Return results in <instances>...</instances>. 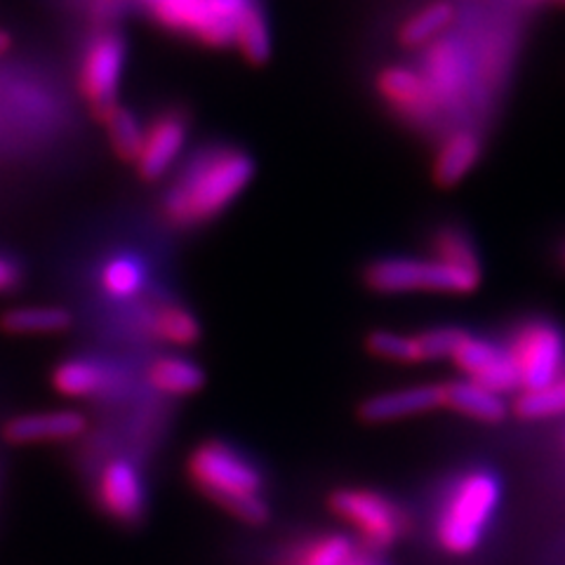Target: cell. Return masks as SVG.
<instances>
[{
    "label": "cell",
    "instance_id": "6da1fadb",
    "mask_svg": "<svg viewBox=\"0 0 565 565\" xmlns=\"http://www.w3.org/2000/svg\"><path fill=\"white\" fill-rule=\"evenodd\" d=\"M255 158L236 145H207L191 153L161 196V215L174 228L215 222L232 207L255 177Z\"/></svg>",
    "mask_w": 565,
    "mask_h": 565
},
{
    "label": "cell",
    "instance_id": "7a4b0ae2",
    "mask_svg": "<svg viewBox=\"0 0 565 565\" xmlns=\"http://www.w3.org/2000/svg\"><path fill=\"white\" fill-rule=\"evenodd\" d=\"M186 476L210 502L245 525H264L271 519L267 481L250 455L222 438H207L191 450Z\"/></svg>",
    "mask_w": 565,
    "mask_h": 565
},
{
    "label": "cell",
    "instance_id": "3957f363",
    "mask_svg": "<svg viewBox=\"0 0 565 565\" xmlns=\"http://www.w3.org/2000/svg\"><path fill=\"white\" fill-rule=\"evenodd\" d=\"M502 500V483L488 469H469L457 476L440 498L434 537L448 556H469L486 537V530Z\"/></svg>",
    "mask_w": 565,
    "mask_h": 565
},
{
    "label": "cell",
    "instance_id": "277c9868",
    "mask_svg": "<svg viewBox=\"0 0 565 565\" xmlns=\"http://www.w3.org/2000/svg\"><path fill=\"white\" fill-rule=\"evenodd\" d=\"M363 282L377 295H471L481 288L483 269H467L457 264L427 257H380L363 269Z\"/></svg>",
    "mask_w": 565,
    "mask_h": 565
},
{
    "label": "cell",
    "instance_id": "5b68a950",
    "mask_svg": "<svg viewBox=\"0 0 565 565\" xmlns=\"http://www.w3.org/2000/svg\"><path fill=\"white\" fill-rule=\"evenodd\" d=\"M328 507L370 552H386L408 537L413 521L396 500L373 488H338Z\"/></svg>",
    "mask_w": 565,
    "mask_h": 565
},
{
    "label": "cell",
    "instance_id": "8992f818",
    "mask_svg": "<svg viewBox=\"0 0 565 565\" xmlns=\"http://www.w3.org/2000/svg\"><path fill=\"white\" fill-rule=\"evenodd\" d=\"M504 349L514 365L519 392L540 388L565 375V338L550 321L521 323Z\"/></svg>",
    "mask_w": 565,
    "mask_h": 565
},
{
    "label": "cell",
    "instance_id": "52a82bcc",
    "mask_svg": "<svg viewBox=\"0 0 565 565\" xmlns=\"http://www.w3.org/2000/svg\"><path fill=\"white\" fill-rule=\"evenodd\" d=\"M126 64L128 39L120 31L102 29L87 41L78 66V87L97 116L118 104Z\"/></svg>",
    "mask_w": 565,
    "mask_h": 565
},
{
    "label": "cell",
    "instance_id": "ba28073f",
    "mask_svg": "<svg viewBox=\"0 0 565 565\" xmlns=\"http://www.w3.org/2000/svg\"><path fill=\"white\" fill-rule=\"evenodd\" d=\"M419 71L429 81L440 104V111L462 106L471 95L473 57L471 47L459 35H440L438 41L422 50Z\"/></svg>",
    "mask_w": 565,
    "mask_h": 565
},
{
    "label": "cell",
    "instance_id": "9c48e42d",
    "mask_svg": "<svg viewBox=\"0 0 565 565\" xmlns=\"http://www.w3.org/2000/svg\"><path fill=\"white\" fill-rule=\"evenodd\" d=\"M375 87L386 109L413 128L429 130L440 118V104L429 81L415 66L386 64L380 68Z\"/></svg>",
    "mask_w": 565,
    "mask_h": 565
},
{
    "label": "cell",
    "instance_id": "30bf717a",
    "mask_svg": "<svg viewBox=\"0 0 565 565\" xmlns=\"http://www.w3.org/2000/svg\"><path fill=\"white\" fill-rule=\"evenodd\" d=\"M189 114L182 106H168L158 111L147 126L141 149L135 161V170L141 182H158L180 161L189 141Z\"/></svg>",
    "mask_w": 565,
    "mask_h": 565
},
{
    "label": "cell",
    "instance_id": "8fae6325",
    "mask_svg": "<svg viewBox=\"0 0 565 565\" xmlns=\"http://www.w3.org/2000/svg\"><path fill=\"white\" fill-rule=\"evenodd\" d=\"M97 507L120 525H137L147 516V486L139 469L126 457L109 459L99 471Z\"/></svg>",
    "mask_w": 565,
    "mask_h": 565
},
{
    "label": "cell",
    "instance_id": "7c38bea8",
    "mask_svg": "<svg viewBox=\"0 0 565 565\" xmlns=\"http://www.w3.org/2000/svg\"><path fill=\"white\" fill-rule=\"evenodd\" d=\"M450 361L467 380L479 382L492 388V392L502 396L519 392V380L507 349L479 338V334L465 332V338L455 347Z\"/></svg>",
    "mask_w": 565,
    "mask_h": 565
},
{
    "label": "cell",
    "instance_id": "4fadbf2b",
    "mask_svg": "<svg viewBox=\"0 0 565 565\" xmlns=\"http://www.w3.org/2000/svg\"><path fill=\"white\" fill-rule=\"evenodd\" d=\"M444 408V384H415L365 398L359 405V419L365 424H392Z\"/></svg>",
    "mask_w": 565,
    "mask_h": 565
},
{
    "label": "cell",
    "instance_id": "5bb4252c",
    "mask_svg": "<svg viewBox=\"0 0 565 565\" xmlns=\"http://www.w3.org/2000/svg\"><path fill=\"white\" fill-rule=\"evenodd\" d=\"M87 417L78 411H45L17 415L6 422L3 436L14 446L35 444H66L87 431Z\"/></svg>",
    "mask_w": 565,
    "mask_h": 565
},
{
    "label": "cell",
    "instance_id": "9a60e30c",
    "mask_svg": "<svg viewBox=\"0 0 565 565\" xmlns=\"http://www.w3.org/2000/svg\"><path fill=\"white\" fill-rule=\"evenodd\" d=\"M483 156V139L471 128H455L438 141L431 177L440 189H452L476 168Z\"/></svg>",
    "mask_w": 565,
    "mask_h": 565
},
{
    "label": "cell",
    "instance_id": "2e32d148",
    "mask_svg": "<svg viewBox=\"0 0 565 565\" xmlns=\"http://www.w3.org/2000/svg\"><path fill=\"white\" fill-rule=\"evenodd\" d=\"M444 405L446 411L481 424H500L509 415V405L502 394L471 380L444 382Z\"/></svg>",
    "mask_w": 565,
    "mask_h": 565
},
{
    "label": "cell",
    "instance_id": "e0dca14e",
    "mask_svg": "<svg viewBox=\"0 0 565 565\" xmlns=\"http://www.w3.org/2000/svg\"><path fill=\"white\" fill-rule=\"evenodd\" d=\"M52 386L68 398H95L114 392L116 373L93 359H66L52 370Z\"/></svg>",
    "mask_w": 565,
    "mask_h": 565
},
{
    "label": "cell",
    "instance_id": "ac0fdd59",
    "mask_svg": "<svg viewBox=\"0 0 565 565\" xmlns=\"http://www.w3.org/2000/svg\"><path fill=\"white\" fill-rule=\"evenodd\" d=\"M145 330L149 338L177 349L196 347L203 338V326L199 316L177 302L158 305L153 311H149L145 318Z\"/></svg>",
    "mask_w": 565,
    "mask_h": 565
},
{
    "label": "cell",
    "instance_id": "d6986e66",
    "mask_svg": "<svg viewBox=\"0 0 565 565\" xmlns=\"http://www.w3.org/2000/svg\"><path fill=\"white\" fill-rule=\"evenodd\" d=\"M455 6L448 3V0H429V3L413 10L398 24L396 41L408 50H424L434 41H438L440 35L448 33V29L455 24Z\"/></svg>",
    "mask_w": 565,
    "mask_h": 565
},
{
    "label": "cell",
    "instance_id": "ffe728a7",
    "mask_svg": "<svg viewBox=\"0 0 565 565\" xmlns=\"http://www.w3.org/2000/svg\"><path fill=\"white\" fill-rule=\"evenodd\" d=\"M253 3L255 0H203L201 22L191 41L212 50L234 45L238 20Z\"/></svg>",
    "mask_w": 565,
    "mask_h": 565
},
{
    "label": "cell",
    "instance_id": "44dd1931",
    "mask_svg": "<svg viewBox=\"0 0 565 565\" xmlns=\"http://www.w3.org/2000/svg\"><path fill=\"white\" fill-rule=\"evenodd\" d=\"M147 380L163 396H193L205 386V370L184 356H161L149 365Z\"/></svg>",
    "mask_w": 565,
    "mask_h": 565
},
{
    "label": "cell",
    "instance_id": "7402d4cb",
    "mask_svg": "<svg viewBox=\"0 0 565 565\" xmlns=\"http://www.w3.org/2000/svg\"><path fill=\"white\" fill-rule=\"evenodd\" d=\"M271 26H269V17L267 10H264L262 0H255V3L243 12L236 26L234 35V47L241 52V57L245 62H250L255 66L267 64L271 57Z\"/></svg>",
    "mask_w": 565,
    "mask_h": 565
},
{
    "label": "cell",
    "instance_id": "603a6c76",
    "mask_svg": "<svg viewBox=\"0 0 565 565\" xmlns=\"http://www.w3.org/2000/svg\"><path fill=\"white\" fill-rule=\"evenodd\" d=\"M74 326V316L64 307H20L0 316L8 334H60Z\"/></svg>",
    "mask_w": 565,
    "mask_h": 565
},
{
    "label": "cell",
    "instance_id": "cb8c5ba5",
    "mask_svg": "<svg viewBox=\"0 0 565 565\" xmlns=\"http://www.w3.org/2000/svg\"><path fill=\"white\" fill-rule=\"evenodd\" d=\"M356 556L353 542L347 535L326 533L299 542L288 554L286 565H351Z\"/></svg>",
    "mask_w": 565,
    "mask_h": 565
},
{
    "label": "cell",
    "instance_id": "d4e9b609",
    "mask_svg": "<svg viewBox=\"0 0 565 565\" xmlns=\"http://www.w3.org/2000/svg\"><path fill=\"white\" fill-rule=\"evenodd\" d=\"M99 120L104 122L106 135H109L114 153L122 163L135 166L141 149V139H145V126H141L135 111H130L122 104H114L111 109H106L99 116Z\"/></svg>",
    "mask_w": 565,
    "mask_h": 565
},
{
    "label": "cell",
    "instance_id": "484cf974",
    "mask_svg": "<svg viewBox=\"0 0 565 565\" xmlns=\"http://www.w3.org/2000/svg\"><path fill=\"white\" fill-rule=\"evenodd\" d=\"M429 255L436 259L457 264V267L483 269L471 234L459 224H444L434 228V234L429 238Z\"/></svg>",
    "mask_w": 565,
    "mask_h": 565
},
{
    "label": "cell",
    "instance_id": "4316f807",
    "mask_svg": "<svg viewBox=\"0 0 565 565\" xmlns=\"http://www.w3.org/2000/svg\"><path fill=\"white\" fill-rule=\"evenodd\" d=\"M99 286L114 299H132L147 286L145 264L130 255L114 257L102 267Z\"/></svg>",
    "mask_w": 565,
    "mask_h": 565
},
{
    "label": "cell",
    "instance_id": "83f0119b",
    "mask_svg": "<svg viewBox=\"0 0 565 565\" xmlns=\"http://www.w3.org/2000/svg\"><path fill=\"white\" fill-rule=\"evenodd\" d=\"M365 349L370 356L382 359V361H392L401 365L424 363L417 332L405 334L394 330H373L365 338Z\"/></svg>",
    "mask_w": 565,
    "mask_h": 565
},
{
    "label": "cell",
    "instance_id": "f1b7e54d",
    "mask_svg": "<svg viewBox=\"0 0 565 565\" xmlns=\"http://www.w3.org/2000/svg\"><path fill=\"white\" fill-rule=\"evenodd\" d=\"M514 413L521 419H552L565 415V375L540 388L521 392L514 401Z\"/></svg>",
    "mask_w": 565,
    "mask_h": 565
},
{
    "label": "cell",
    "instance_id": "f546056e",
    "mask_svg": "<svg viewBox=\"0 0 565 565\" xmlns=\"http://www.w3.org/2000/svg\"><path fill=\"white\" fill-rule=\"evenodd\" d=\"M22 267L14 259L0 255V292H10L22 286Z\"/></svg>",
    "mask_w": 565,
    "mask_h": 565
},
{
    "label": "cell",
    "instance_id": "4dcf8cb0",
    "mask_svg": "<svg viewBox=\"0 0 565 565\" xmlns=\"http://www.w3.org/2000/svg\"><path fill=\"white\" fill-rule=\"evenodd\" d=\"M10 43H12V39H10V33H6V31H0V55H6V52L10 50Z\"/></svg>",
    "mask_w": 565,
    "mask_h": 565
},
{
    "label": "cell",
    "instance_id": "1f68e13d",
    "mask_svg": "<svg viewBox=\"0 0 565 565\" xmlns=\"http://www.w3.org/2000/svg\"><path fill=\"white\" fill-rule=\"evenodd\" d=\"M351 565H377V563H373V561H367V558H363V556H356L351 561Z\"/></svg>",
    "mask_w": 565,
    "mask_h": 565
},
{
    "label": "cell",
    "instance_id": "d6a6232c",
    "mask_svg": "<svg viewBox=\"0 0 565 565\" xmlns=\"http://www.w3.org/2000/svg\"><path fill=\"white\" fill-rule=\"evenodd\" d=\"M546 3H554L558 8H565V0H546Z\"/></svg>",
    "mask_w": 565,
    "mask_h": 565
},
{
    "label": "cell",
    "instance_id": "836d02e7",
    "mask_svg": "<svg viewBox=\"0 0 565 565\" xmlns=\"http://www.w3.org/2000/svg\"><path fill=\"white\" fill-rule=\"evenodd\" d=\"M561 257H563V264H565V245H563V253H561Z\"/></svg>",
    "mask_w": 565,
    "mask_h": 565
},
{
    "label": "cell",
    "instance_id": "e575fe53",
    "mask_svg": "<svg viewBox=\"0 0 565 565\" xmlns=\"http://www.w3.org/2000/svg\"><path fill=\"white\" fill-rule=\"evenodd\" d=\"M525 3H540V0H525Z\"/></svg>",
    "mask_w": 565,
    "mask_h": 565
}]
</instances>
